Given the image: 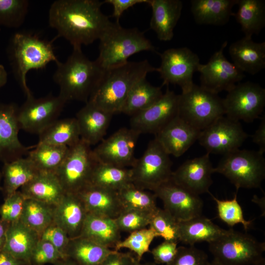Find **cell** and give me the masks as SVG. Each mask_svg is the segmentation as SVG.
<instances>
[{
	"instance_id": "32",
	"label": "cell",
	"mask_w": 265,
	"mask_h": 265,
	"mask_svg": "<svg viewBox=\"0 0 265 265\" xmlns=\"http://www.w3.org/2000/svg\"><path fill=\"white\" fill-rule=\"evenodd\" d=\"M39 172L27 157L3 163L1 171L3 185L1 189L4 198L18 191Z\"/></svg>"
},
{
	"instance_id": "38",
	"label": "cell",
	"mask_w": 265,
	"mask_h": 265,
	"mask_svg": "<svg viewBox=\"0 0 265 265\" xmlns=\"http://www.w3.org/2000/svg\"><path fill=\"white\" fill-rule=\"evenodd\" d=\"M66 146L38 143L27 157L39 172L55 173L65 159L69 150Z\"/></svg>"
},
{
	"instance_id": "25",
	"label": "cell",
	"mask_w": 265,
	"mask_h": 265,
	"mask_svg": "<svg viewBox=\"0 0 265 265\" xmlns=\"http://www.w3.org/2000/svg\"><path fill=\"white\" fill-rule=\"evenodd\" d=\"M229 53L233 63L243 73L253 75L265 68V42L244 36L231 44Z\"/></svg>"
},
{
	"instance_id": "58",
	"label": "cell",
	"mask_w": 265,
	"mask_h": 265,
	"mask_svg": "<svg viewBox=\"0 0 265 265\" xmlns=\"http://www.w3.org/2000/svg\"><path fill=\"white\" fill-rule=\"evenodd\" d=\"M133 265H156V264H155V263H146V264H142L141 263V261H138L136 258V260L134 262Z\"/></svg>"
},
{
	"instance_id": "48",
	"label": "cell",
	"mask_w": 265,
	"mask_h": 265,
	"mask_svg": "<svg viewBox=\"0 0 265 265\" xmlns=\"http://www.w3.org/2000/svg\"><path fill=\"white\" fill-rule=\"evenodd\" d=\"M61 259L64 257L52 244L39 239L33 251L31 264V265L53 264Z\"/></svg>"
},
{
	"instance_id": "51",
	"label": "cell",
	"mask_w": 265,
	"mask_h": 265,
	"mask_svg": "<svg viewBox=\"0 0 265 265\" xmlns=\"http://www.w3.org/2000/svg\"><path fill=\"white\" fill-rule=\"evenodd\" d=\"M148 0H106L105 3L111 4L113 8L111 17L114 18L119 23V19L123 12L134 5L142 3H148Z\"/></svg>"
},
{
	"instance_id": "40",
	"label": "cell",
	"mask_w": 265,
	"mask_h": 265,
	"mask_svg": "<svg viewBox=\"0 0 265 265\" xmlns=\"http://www.w3.org/2000/svg\"><path fill=\"white\" fill-rule=\"evenodd\" d=\"M123 210H135L154 213L158 209L154 193L130 183L117 191Z\"/></svg>"
},
{
	"instance_id": "54",
	"label": "cell",
	"mask_w": 265,
	"mask_h": 265,
	"mask_svg": "<svg viewBox=\"0 0 265 265\" xmlns=\"http://www.w3.org/2000/svg\"><path fill=\"white\" fill-rule=\"evenodd\" d=\"M0 265H28L26 262L17 259L4 249H2L0 250Z\"/></svg>"
},
{
	"instance_id": "18",
	"label": "cell",
	"mask_w": 265,
	"mask_h": 265,
	"mask_svg": "<svg viewBox=\"0 0 265 265\" xmlns=\"http://www.w3.org/2000/svg\"><path fill=\"white\" fill-rule=\"evenodd\" d=\"M179 95L168 86L161 98L155 104L132 116L131 128L141 133L156 134L178 115Z\"/></svg>"
},
{
	"instance_id": "13",
	"label": "cell",
	"mask_w": 265,
	"mask_h": 265,
	"mask_svg": "<svg viewBox=\"0 0 265 265\" xmlns=\"http://www.w3.org/2000/svg\"><path fill=\"white\" fill-rule=\"evenodd\" d=\"M159 55L161 63L157 72L163 80L162 85H177L182 92L189 90L200 64L198 55L187 47L168 49Z\"/></svg>"
},
{
	"instance_id": "39",
	"label": "cell",
	"mask_w": 265,
	"mask_h": 265,
	"mask_svg": "<svg viewBox=\"0 0 265 265\" xmlns=\"http://www.w3.org/2000/svg\"><path fill=\"white\" fill-rule=\"evenodd\" d=\"M53 207L41 202L26 199L20 221L39 236L53 222Z\"/></svg>"
},
{
	"instance_id": "4",
	"label": "cell",
	"mask_w": 265,
	"mask_h": 265,
	"mask_svg": "<svg viewBox=\"0 0 265 265\" xmlns=\"http://www.w3.org/2000/svg\"><path fill=\"white\" fill-rule=\"evenodd\" d=\"M52 42L26 31L18 32L11 38L8 49L9 60L26 98L33 96L26 83L28 72L43 69L51 62L56 63L59 61Z\"/></svg>"
},
{
	"instance_id": "55",
	"label": "cell",
	"mask_w": 265,
	"mask_h": 265,
	"mask_svg": "<svg viewBox=\"0 0 265 265\" xmlns=\"http://www.w3.org/2000/svg\"><path fill=\"white\" fill-rule=\"evenodd\" d=\"M9 224L0 218V250L3 249L4 246L7 230Z\"/></svg>"
},
{
	"instance_id": "42",
	"label": "cell",
	"mask_w": 265,
	"mask_h": 265,
	"mask_svg": "<svg viewBox=\"0 0 265 265\" xmlns=\"http://www.w3.org/2000/svg\"><path fill=\"white\" fill-rule=\"evenodd\" d=\"M157 237H158V234L152 228H143L131 233L127 238L121 240L116 245L114 250L128 249L133 252L137 260L140 261L144 254L149 251L152 242Z\"/></svg>"
},
{
	"instance_id": "7",
	"label": "cell",
	"mask_w": 265,
	"mask_h": 265,
	"mask_svg": "<svg viewBox=\"0 0 265 265\" xmlns=\"http://www.w3.org/2000/svg\"><path fill=\"white\" fill-rule=\"evenodd\" d=\"M263 156L258 151L238 149L223 155L213 171L226 177L237 190L260 187L265 178Z\"/></svg>"
},
{
	"instance_id": "29",
	"label": "cell",
	"mask_w": 265,
	"mask_h": 265,
	"mask_svg": "<svg viewBox=\"0 0 265 265\" xmlns=\"http://www.w3.org/2000/svg\"><path fill=\"white\" fill-rule=\"evenodd\" d=\"M40 239L39 235L20 220L10 223L3 249L18 260L31 265L33 251Z\"/></svg>"
},
{
	"instance_id": "16",
	"label": "cell",
	"mask_w": 265,
	"mask_h": 265,
	"mask_svg": "<svg viewBox=\"0 0 265 265\" xmlns=\"http://www.w3.org/2000/svg\"><path fill=\"white\" fill-rule=\"evenodd\" d=\"M140 134L131 128L120 129L93 150L97 160L119 167H132L136 159L134 153Z\"/></svg>"
},
{
	"instance_id": "14",
	"label": "cell",
	"mask_w": 265,
	"mask_h": 265,
	"mask_svg": "<svg viewBox=\"0 0 265 265\" xmlns=\"http://www.w3.org/2000/svg\"><path fill=\"white\" fill-rule=\"evenodd\" d=\"M248 136L239 122L224 115L201 131L197 140L207 153L224 155L239 149Z\"/></svg>"
},
{
	"instance_id": "26",
	"label": "cell",
	"mask_w": 265,
	"mask_h": 265,
	"mask_svg": "<svg viewBox=\"0 0 265 265\" xmlns=\"http://www.w3.org/2000/svg\"><path fill=\"white\" fill-rule=\"evenodd\" d=\"M77 194L89 213L115 219L123 210L117 191L89 184Z\"/></svg>"
},
{
	"instance_id": "27",
	"label": "cell",
	"mask_w": 265,
	"mask_h": 265,
	"mask_svg": "<svg viewBox=\"0 0 265 265\" xmlns=\"http://www.w3.org/2000/svg\"><path fill=\"white\" fill-rule=\"evenodd\" d=\"M20 191L26 199L53 207L60 202L65 193L55 174L44 172H39Z\"/></svg>"
},
{
	"instance_id": "15",
	"label": "cell",
	"mask_w": 265,
	"mask_h": 265,
	"mask_svg": "<svg viewBox=\"0 0 265 265\" xmlns=\"http://www.w3.org/2000/svg\"><path fill=\"white\" fill-rule=\"evenodd\" d=\"M227 45L225 41L205 64H201L198 72L200 73V85L216 94L223 90L229 91L244 77L243 72L224 55Z\"/></svg>"
},
{
	"instance_id": "24",
	"label": "cell",
	"mask_w": 265,
	"mask_h": 265,
	"mask_svg": "<svg viewBox=\"0 0 265 265\" xmlns=\"http://www.w3.org/2000/svg\"><path fill=\"white\" fill-rule=\"evenodd\" d=\"M152 8L150 28L162 41L173 37L174 29L180 18L183 2L180 0H148Z\"/></svg>"
},
{
	"instance_id": "1",
	"label": "cell",
	"mask_w": 265,
	"mask_h": 265,
	"mask_svg": "<svg viewBox=\"0 0 265 265\" xmlns=\"http://www.w3.org/2000/svg\"><path fill=\"white\" fill-rule=\"evenodd\" d=\"M104 3L98 0H55L49 9V25L73 48L90 45L114 24L102 12Z\"/></svg>"
},
{
	"instance_id": "34",
	"label": "cell",
	"mask_w": 265,
	"mask_h": 265,
	"mask_svg": "<svg viewBox=\"0 0 265 265\" xmlns=\"http://www.w3.org/2000/svg\"><path fill=\"white\" fill-rule=\"evenodd\" d=\"M234 16L240 25L244 36L258 34L265 26L264 0H238Z\"/></svg>"
},
{
	"instance_id": "60",
	"label": "cell",
	"mask_w": 265,
	"mask_h": 265,
	"mask_svg": "<svg viewBox=\"0 0 265 265\" xmlns=\"http://www.w3.org/2000/svg\"><path fill=\"white\" fill-rule=\"evenodd\" d=\"M210 265H222L213 262L212 264H210Z\"/></svg>"
},
{
	"instance_id": "59",
	"label": "cell",
	"mask_w": 265,
	"mask_h": 265,
	"mask_svg": "<svg viewBox=\"0 0 265 265\" xmlns=\"http://www.w3.org/2000/svg\"><path fill=\"white\" fill-rule=\"evenodd\" d=\"M255 265H265V259Z\"/></svg>"
},
{
	"instance_id": "21",
	"label": "cell",
	"mask_w": 265,
	"mask_h": 265,
	"mask_svg": "<svg viewBox=\"0 0 265 265\" xmlns=\"http://www.w3.org/2000/svg\"><path fill=\"white\" fill-rule=\"evenodd\" d=\"M200 132L178 115L155 134V139L168 154L179 157L198 140Z\"/></svg>"
},
{
	"instance_id": "33",
	"label": "cell",
	"mask_w": 265,
	"mask_h": 265,
	"mask_svg": "<svg viewBox=\"0 0 265 265\" xmlns=\"http://www.w3.org/2000/svg\"><path fill=\"white\" fill-rule=\"evenodd\" d=\"M115 251L89 239L79 237L70 239L65 257L79 265H100L108 255Z\"/></svg>"
},
{
	"instance_id": "56",
	"label": "cell",
	"mask_w": 265,
	"mask_h": 265,
	"mask_svg": "<svg viewBox=\"0 0 265 265\" xmlns=\"http://www.w3.org/2000/svg\"><path fill=\"white\" fill-rule=\"evenodd\" d=\"M7 81V73L4 66L0 64V90Z\"/></svg>"
},
{
	"instance_id": "57",
	"label": "cell",
	"mask_w": 265,
	"mask_h": 265,
	"mask_svg": "<svg viewBox=\"0 0 265 265\" xmlns=\"http://www.w3.org/2000/svg\"><path fill=\"white\" fill-rule=\"evenodd\" d=\"M54 265H79L73 260L66 258L61 259L53 264Z\"/></svg>"
},
{
	"instance_id": "53",
	"label": "cell",
	"mask_w": 265,
	"mask_h": 265,
	"mask_svg": "<svg viewBox=\"0 0 265 265\" xmlns=\"http://www.w3.org/2000/svg\"><path fill=\"white\" fill-rule=\"evenodd\" d=\"M253 141L259 149L258 151L262 154L265 152V116L261 117V121L257 129L252 136Z\"/></svg>"
},
{
	"instance_id": "23",
	"label": "cell",
	"mask_w": 265,
	"mask_h": 265,
	"mask_svg": "<svg viewBox=\"0 0 265 265\" xmlns=\"http://www.w3.org/2000/svg\"><path fill=\"white\" fill-rule=\"evenodd\" d=\"M113 115L87 102L75 117L80 139L90 146L100 143L104 139Z\"/></svg>"
},
{
	"instance_id": "5",
	"label": "cell",
	"mask_w": 265,
	"mask_h": 265,
	"mask_svg": "<svg viewBox=\"0 0 265 265\" xmlns=\"http://www.w3.org/2000/svg\"><path fill=\"white\" fill-rule=\"evenodd\" d=\"M99 40V54L96 60L104 70L125 64L130 56L141 52H156L143 32L136 28L123 27L119 23H114Z\"/></svg>"
},
{
	"instance_id": "8",
	"label": "cell",
	"mask_w": 265,
	"mask_h": 265,
	"mask_svg": "<svg viewBox=\"0 0 265 265\" xmlns=\"http://www.w3.org/2000/svg\"><path fill=\"white\" fill-rule=\"evenodd\" d=\"M209 246L213 262L222 265H255L264 259L265 242L233 229Z\"/></svg>"
},
{
	"instance_id": "9",
	"label": "cell",
	"mask_w": 265,
	"mask_h": 265,
	"mask_svg": "<svg viewBox=\"0 0 265 265\" xmlns=\"http://www.w3.org/2000/svg\"><path fill=\"white\" fill-rule=\"evenodd\" d=\"M170 155L154 138L131 167L132 181L137 186L154 191L169 181L173 171Z\"/></svg>"
},
{
	"instance_id": "61",
	"label": "cell",
	"mask_w": 265,
	"mask_h": 265,
	"mask_svg": "<svg viewBox=\"0 0 265 265\" xmlns=\"http://www.w3.org/2000/svg\"><path fill=\"white\" fill-rule=\"evenodd\" d=\"M2 178V174H1V172L0 171V181H1V179ZM1 188L0 187V189Z\"/></svg>"
},
{
	"instance_id": "10",
	"label": "cell",
	"mask_w": 265,
	"mask_h": 265,
	"mask_svg": "<svg viewBox=\"0 0 265 265\" xmlns=\"http://www.w3.org/2000/svg\"><path fill=\"white\" fill-rule=\"evenodd\" d=\"M97 162L91 146L81 139L69 147L65 159L55 173L65 192L77 194L89 185Z\"/></svg>"
},
{
	"instance_id": "30",
	"label": "cell",
	"mask_w": 265,
	"mask_h": 265,
	"mask_svg": "<svg viewBox=\"0 0 265 265\" xmlns=\"http://www.w3.org/2000/svg\"><path fill=\"white\" fill-rule=\"evenodd\" d=\"M120 232L115 219L88 213L80 237L114 249L121 240Z\"/></svg>"
},
{
	"instance_id": "41",
	"label": "cell",
	"mask_w": 265,
	"mask_h": 265,
	"mask_svg": "<svg viewBox=\"0 0 265 265\" xmlns=\"http://www.w3.org/2000/svg\"><path fill=\"white\" fill-rule=\"evenodd\" d=\"M234 194L233 199L219 200L209 193L217 205L218 216L222 221L232 227L235 225L241 224L246 232L252 223V220H246L243 215L241 207L237 200V193Z\"/></svg>"
},
{
	"instance_id": "50",
	"label": "cell",
	"mask_w": 265,
	"mask_h": 265,
	"mask_svg": "<svg viewBox=\"0 0 265 265\" xmlns=\"http://www.w3.org/2000/svg\"><path fill=\"white\" fill-rule=\"evenodd\" d=\"M177 242L164 240L151 251L157 265L169 264L173 261L178 251Z\"/></svg>"
},
{
	"instance_id": "19",
	"label": "cell",
	"mask_w": 265,
	"mask_h": 265,
	"mask_svg": "<svg viewBox=\"0 0 265 265\" xmlns=\"http://www.w3.org/2000/svg\"><path fill=\"white\" fill-rule=\"evenodd\" d=\"M18 108L14 103H0V162L3 163L22 158L29 151L18 137Z\"/></svg>"
},
{
	"instance_id": "28",
	"label": "cell",
	"mask_w": 265,
	"mask_h": 265,
	"mask_svg": "<svg viewBox=\"0 0 265 265\" xmlns=\"http://www.w3.org/2000/svg\"><path fill=\"white\" fill-rule=\"evenodd\" d=\"M228 230L215 224L202 215L186 220L178 222L179 241L194 246L195 243L212 242L225 235Z\"/></svg>"
},
{
	"instance_id": "47",
	"label": "cell",
	"mask_w": 265,
	"mask_h": 265,
	"mask_svg": "<svg viewBox=\"0 0 265 265\" xmlns=\"http://www.w3.org/2000/svg\"><path fill=\"white\" fill-rule=\"evenodd\" d=\"M166 265H210L207 254L194 246H179L175 258Z\"/></svg>"
},
{
	"instance_id": "35",
	"label": "cell",
	"mask_w": 265,
	"mask_h": 265,
	"mask_svg": "<svg viewBox=\"0 0 265 265\" xmlns=\"http://www.w3.org/2000/svg\"><path fill=\"white\" fill-rule=\"evenodd\" d=\"M163 94L161 87L153 86L146 78L142 79L131 89L121 113L132 116L151 106Z\"/></svg>"
},
{
	"instance_id": "45",
	"label": "cell",
	"mask_w": 265,
	"mask_h": 265,
	"mask_svg": "<svg viewBox=\"0 0 265 265\" xmlns=\"http://www.w3.org/2000/svg\"><path fill=\"white\" fill-rule=\"evenodd\" d=\"M153 214L138 210H123L115 220L121 232L131 233L149 226Z\"/></svg>"
},
{
	"instance_id": "6",
	"label": "cell",
	"mask_w": 265,
	"mask_h": 265,
	"mask_svg": "<svg viewBox=\"0 0 265 265\" xmlns=\"http://www.w3.org/2000/svg\"><path fill=\"white\" fill-rule=\"evenodd\" d=\"M178 115L202 131L225 115L223 99L218 94L194 83L189 90L179 95Z\"/></svg>"
},
{
	"instance_id": "11",
	"label": "cell",
	"mask_w": 265,
	"mask_h": 265,
	"mask_svg": "<svg viewBox=\"0 0 265 265\" xmlns=\"http://www.w3.org/2000/svg\"><path fill=\"white\" fill-rule=\"evenodd\" d=\"M225 116L239 122H252L259 118L265 106V89L249 81L239 82L223 99Z\"/></svg>"
},
{
	"instance_id": "44",
	"label": "cell",
	"mask_w": 265,
	"mask_h": 265,
	"mask_svg": "<svg viewBox=\"0 0 265 265\" xmlns=\"http://www.w3.org/2000/svg\"><path fill=\"white\" fill-rule=\"evenodd\" d=\"M149 227L164 240L179 241L178 221L164 209L158 208L152 216Z\"/></svg>"
},
{
	"instance_id": "22",
	"label": "cell",
	"mask_w": 265,
	"mask_h": 265,
	"mask_svg": "<svg viewBox=\"0 0 265 265\" xmlns=\"http://www.w3.org/2000/svg\"><path fill=\"white\" fill-rule=\"evenodd\" d=\"M88 212L77 194L65 193L53 207V222L63 230L70 239L80 236Z\"/></svg>"
},
{
	"instance_id": "37",
	"label": "cell",
	"mask_w": 265,
	"mask_h": 265,
	"mask_svg": "<svg viewBox=\"0 0 265 265\" xmlns=\"http://www.w3.org/2000/svg\"><path fill=\"white\" fill-rule=\"evenodd\" d=\"M132 183L131 168L99 162L95 165L90 184L118 191Z\"/></svg>"
},
{
	"instance_id": "17",
	"label": "cell",
	"mask_w": 265,
	"mask_h": 265,
	"mask_svg": "<svg viewBox=\"0 0 265 265\" xmlns=\"http://www.w3.org/2000/svg\"><path fill=\"white\" fill-rule=\"evenodd\" d=\"M163 202L164 209L178 222L202 215L203 202L199 195L171 179L154 191Z\"/></svg>"
},
{
	"instance_id": "12",
	"label": "cell",
	"mask_w": 265,
	"mask_h": 265,
	"mask_svg": "<svg viewBox=\"0 0 265 265\" xmlns=\"http://www.w3.org/2000/svg\"><path fill=\"white\" fill-rule=\"evenodd\" d=\"M66 103L59 95L51 94L38 99L33 96L27 97L18 110L20 129L39 135L58 119Z\"/></svg>"
},
{
	"instance_id": "20",
	"label": "cell",
	"mask_w": 265,
	"mask_h": 265,
	"mask_svg": "<svg viewBox=\"0 0 265 265\" xmlns=\"http://www.w3.org/2000/svg\"><path fill=\"white\" fill-rule=\"evenodd\" d=\"M214 167L207 153L199 157L188 159L173 171L171 180L177 184L200 195L210 193L212 184Z\"/></svg>"
},
{
	"instance_id": "52",
	"label": "cell",
	"mask_w": 265,
	"mask_h": 265,
	"mask_svg": "<svg viewBox=\"0 0 265 265\" xmlns=\"http://www.w3.org/2000/svg\"><path fill=\"white\" fill-rule=\"evenodd\" d=\"M136 260L131 253L115 251L108 255L100 265H133Z\"/></svg>"
},
{
	"instance_id": "31",
	"label": "cell",
	"mask_w": 265,
	"mask_h": 265,
	"mask_svg": "<svg viewBox=\"0 0 265 265\" xmlns=\"http://www.w3.org/2000/svg\"><path fill=\"white\" fill-rule=\"evenodd\" d=\"M238 0H192L190 10L196 23L222 26L234 15Z\"/></svg>"
},
{
	"instance_id": "46",
	"label": "cell",
	"mask_w": 265,
	"mask_h": 265,
	"mask_svg": "<svg viewBox=\"0 0 265 265\" xmlns=\"http://www.w3.org/2000/svg\"><path fill=\"white\" fill-rule=\"evenodd\" d=\"M25 200L20 190L4 198L3 203L0 206V218L8 223L19 221Z\"/></svg>"
},
{
	"instance_id": "36",
	"label": "cell",
	"mask_w": 265,
	"mask_h": 265,
	"mask_svg": "<svg viewBox=\"0 0 265 265\" xmlns=\"http://www.w3.org/2000/svg\"><path fill=\"white\" fill-rule=\"evenodd\" d=\"M38 143L71 147L80 139L76 118L57 119L39 135Z\"/></svg>"
},
{
	"instance_id": "62",
	"label": "cell",
	"mask_w": 265,
	"mask_h": 265,
	"mask_svg": "<svg viewBox=\"0 0 265 265\" xmlns=\"http://www.w3.org/2000/svg\"><path fill=\"white\" fill-rule=\"evenodd\" d=\"M156 265H158L156 264Z\"/></svg>"
},
{
	"instance_id": "3",
	"label": "cell",
	"mask_w": 265,
	"mask_h": 265,
	"mask_svg": "<svg viewBox=\"0 0 265 265\" xmlns=\"http://www.w3.org/2000/svg\"><path fill=\"white\" fill-rule=\"evenodd\" d=\"M53 75L59 86V95L67 102L75 100L86 103L101 80L106 70L96 60L89 59L81 48H73L67 60L56 63Z\"/></svg>"
},
{
	"instance_id": "49",
	"label": "cell",
	"mask_w": 265,
	"mask_h": 265,
	"mask_svg": "<svg viewBox=\"0 0 265 265\" xmlns=\"http://www.w3.org/2000/svg\"><path fill=\"white\" fill-rule=\"evenodd\" d=\"M40 239L52 244L61 254L64 258L70 238L66 232L53 222L47 227L40 236Z\"/></svg>"
},
{
	"instance_id": "43",
	"label": "cell",
	"mask_w": 265,
	"mask_h": 265,
	"mask_svg": "<svg viewBox=\"0 0 265 265\" xmlns=\"http://www.w3.org/2000/svg\"><path fill=\"white\" fill-rule=\"evenodd\" d=\"M28 7L26 0H0V25L20 27L25 21Z\"/></svg>"
},
{
	"instance_id": "2",
	"label": "cell",
	"mask_w": 265,
	"mask_h": 265,
	"mask_svg": "<svg viewBox=\"0 0 265 265\" xmlns=\"http://www.w3.org/2000/svg\"><path fill=\"white\" fill-rule=\"evenodd\" d=\"M157 71L147 60L128 61L106 70L88 102L112 114L121 113L134 85L147 75Z\"/></svg>"
}]
</instances>
